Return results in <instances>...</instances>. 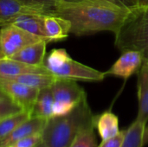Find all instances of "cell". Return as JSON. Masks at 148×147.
I'll return each mask as SVG.
<instances>
[{
  "label": "cell",
  "instance_id": "f546056e",
  "mask_svg": "<svg viewBox=\"0 0 148 147\" xmlns=\"http://www.w3.org/2000/svg\"><path fill=\"white\" fill-rule=\"evenodd\" d=\"M3 95H6V94L3 91V89L0 88V96H3Z\"/></svg>",
  "mask_w": 148,
  "mask_h": 147
},
{
  "label": "cell",
  "instance_id": "83f0119b",
  "mask_svg": "<svg viewBox=\"0 0 148 147\" xmlns=\"http://www.w3.org/2000/svg\"><path fill=\"white\" fill-rule=\"evenodd\" d=\"M143 144H144V146L146 145H148V126L145 128V132L143 135Z\"/></svg>",
  "mask_w": 148,
  "mask_h": 147
},
{
  "label": "cell",
  "instance_id": "44dd1931",
  "mask_svg": "<svg viewBox=\"0 0 148 147\" xmlns=\"http://www.w3.org/2000/svg\"><path fill=\"white\" fill-rule=\"evenodd\" d=\"M95 126H90L82 130L75 138L69 147H98L96 136L95 133Z\"/></svg>",
  "mask_w": 148,
  "mask_h": 147
},
{
  "label": "cell",
  "instance_id": "4dcf8cb0",
  "mask_svg": "<svg viewBox=\"0 0 148 147\" xmlns=\"http://www.w3.org/2000/svg\"><path fill=\"white\" fill-rule=\"evenodd\" d=\"M5 56H4V55L1 52V50H0V59H3V58H4Z\"/></svg>",
  "mask_w": 148,
  "mask_h": 147
},
{
  "label": "cell",
  "instance_id": "f1b7e54d",
  "mask_svg": "<svg viewBox=\"0 0 148 147\" xmlns=\"http://www.w3.org/2000/svg\"><path fill=\"white\" fill-rule=\"evenodd\" d=\"M143 55V63H146L147 65H148V51L142 53Z\"/></svg>",
  "mask_w": 148,
  "mask_h": 147
},
{
  "label": "cell",
  "instance_id": "8fae6325",
  "mask_svg": "<svg viewBox=\"0 0 148 147\" xmlns=\"http://www.w3.org/2000/svg\"><path fill=\"white\" fill-rule=\"evenodd\" d=\"M51 74L48 68L42 66H30L23 62L4 57L0 59V78L9 79L23 74Z\"/></svg>",
  "mask_w": 148,
  "mask_h": 147
},
{
  "label": "cell",
  "instance_id": "1f68e13d",
  "mask_svg": "<svg viewBox=\"0 0 148 147\" xmlns=\"http://www.w3.org/2000/svg\"><path fill=\"white\" fill-rule=\"evenodd\" d=\"M37 147H47V146H46V145H45V144H44V143L42 142V144H40V145H39V146H38Z\"/></svg>",
  "mask_w": 148,
  "mask_h": 147
},
{
  "label": "cell",
  "instance_id": "603a6c76",
  "mask_svg": "<svg viewBox=\"0 0 148 147\" xmlns=\"http://www.w3.org/2000/svg\"><path fill=\"white\" fill-rule=\"evenodd\" d=\"M24 5L37 8L47 11L49 14L56 8V6L62 0H18Z\"/></svg>",
  "mask_w": 148,
  "mask_h": 147
},
{
  "label": "cell",
  "instance_id": "e0dca14e",
  "mask_svg": "<svg viewBox=\"0 0 148 147\" xmlns=\"http://www.w3.org/2000/svg\"><path fill=\"white\" fill-rule=\"evenodd\" d=\"M95 128L102 140L115 136L121 131L118 117L111 111H106L95 116Z\"/></svg>",
  "mask_w": 148,
  "mask_h": 147
},
{
  "label": "cell",
  "instance_id": "4fadbf2b",
  "mask_svg": "<svg viewBox=\"0 0 148 147\" xmlns=\"http://www.w3.org/2000/svg\"><path fill=\"white\" fill-rule=\"evenodd\" d=\"M22 14H49L47 11L27 6L18 0H0V26L6 24L13 17Z\"/></svg>",
  "mask_w": 148,
  "mask_h": 147
},
{
  "label": "cell",
  "instance_id": "4316f807",
  "mask_svg": "<svg viewBox=\"0 0 148 147\" xmlns=\"http://www.w3.org/2000/svg\"><path fill=\"white\" fill-rule=\"evenodd\" d=\"M138 8H147L148 7V0H137Z\"/></svg>",
  "mask_w": 148,
  "mask_h": 147
},
{
  "label": "cell",
  "instance_id": "9c48e42d",
  "mask_svg": "<svg viewBox=\"0 0 148 147\" xmlns=\"http://www.w3.org/2000/svg\"><path fill=\"white\" fill-rule=\"evenodd\" d=\"M46 122V119L31 116L19 126H17L10 135L0 141V147H8L21 139L34 134L42 133Z\"/></svg>",
  "mask_w": 148,
  "mask_h": 147
},
{
  "label": "cell",
  "instance_id": "30bf717a",
  "mask_svg": "<svg viewBox=\"0 0 148 147\" xmlns=\"http://www.w3.org/2000/svg\"><path fill=\"white\" fill-rule=\"evenodd\" d=\"M44 16L42 14H22L10 19L6 24H13L49 42L44 29Z\"/></svg>",
  "mask_w": 148,
  "mask_h": 147
},
{
  "label": "cell",
  "instance_id": "6da1fadb",
  "mask_svg": "<svg viewBox=\"0 0 148 147\" xmlns=\"http://www.w3.org/2000/svg\"><path fill=\"white\" fill-rule=\"evenodd\" d=\"M133 10L108 0L61 2L51 11L70 23V34L77 36L101 31L117 33Z\"/></svg>",
  "mask_w": 148,
  "mask_h": 147
},
{
  "label": "cell",
  "instance_id": "5bb4252c",
  "mask_svg": "<svg viewBox=\"0 0 148 147\" xmlns=\"http://www.w3.org/2000/svg\"><path fill=\"white\" fill-rule=\"evenodd\" d=\"M44 29L49 42L63 40L70 34L69 22L54 14L44 16Z\"/></svg>",
  "mask_w": 148,
  "mask_h": 147
},
{
  "label": "cell",
  "instance_id": "7402d4cb",
  "mask_svg": "<svg viewBox=\"0 0 148 147\" xmlns=\"http://www.w3.org/2000/svg\"><path fill=\"white\" fill-rule=\"evenodd\" d=\"M21 111L23 109L7 94L0 96V120Z\"/></svg>",
  "mask_w": 148,
  "mask_h": 147
},
{
  "label": "cell",
  "instance_id": "7c38bea8",
  "mask_svg": "<svg viewBox=\"0 0 148 147\" xmlns=\"http://www.w3.org/2000/svg\"><path fill=\"white\" fill-rule=\"evenodd\" d=\"M47 43V41L41 40L26 46L10 58L30 66H42L44 65L43 62Z\"/></svg>",
  "mask_w": 148,
  "mask_h": 147
},
{
  "label": "cell",
  "instance_id": "9a60e30c",
  "mask_svg": "<svg viewBox=\"0 0 148 147\" xmlns=\"http://www.w3.org/2000/svg\"><path fill=\"white\" fill-rule=\"evenodd\" d=\"M138 101L139 110L136 120L148 122V65L143 63L138 72Z\"/></svg>",
  "mask_w": 148,
  "mask_h": 147
},
{
  "label": "cell",
  "instance_id": "2e32d148",
  "mask_svg": "<svg viewBox=\"0 0 148 147\" xmlns=\"http://www.w3.org/2000/svg\"><path fill=\"white\" fill-rule=\"evenodd\" d=\"M53 105L54 96L51 87L40 89L31 112V116L49 120L53 117Z\"/></svg>",
  "mask_w": 148,
  "mask_h": 147
},
{
  "label": "cell",
  "instance_id": "5b68a950",
  "mask_svg": "<svg viewBox=\"0 0 148 147\" xmlns=\"http://www.w3.org/2000/svg\"><path fill=\"white\" fill-rule=\"evenodd\" d=\"M51 89L54 96L53 117L69 113L87 98L86 92L75 80L56 78Z\"/></svg>",
  "mask_w": 148,
  "mask_h": 147
},
{
  "label": "cell",
  "instance_id": "ba28073f",
  "mask_svg": "<svg viewBox=\"0 0 148 147\" xmlns=\"http://www.w3.org/2000/svg\"><path fill=\"white\" fill-rule=\"evenodd\" d=\"M143 64V55L140 51L127 50L121 52L120 58L105 72L106 75H114L124 79L138 73Z\"/></svg>",
  "mask_w": 148,
  "mask_h": 147
},
{
  "label": "cell",
  "instance_id": "484cf974",
  "mask_svg": "<svg viewBox=\"0 0 148 147\" xmlns=\"http://www.w3.org/2000/svg\"><path fill=\"white\" fill-rule=\"evenodd\" d=\"M77 1H81V0H62V2H77ZM108 1H111L113 3H118L122 6H125L131 10H134L138 7L137 0H108Z\"/></svg>",
  "mask_w": 148,
  "mask_h": 147
},
{
  "label": "cell",
  "instance_id": "52a82bcc",
  "mask_svg": "<svg viewBox=\"0 0 148 147\" xmlns=\"http://www.w3.org/2000/svg\"><path fill=\"white\" fill-rule=\"evenodd\" d=\"M0 88L23 110L31 114L39 89L6 79H0Z\"/></svg>",
  "mask_w": 148,
  "mask_h": 147
},
{
  "label": "cell",
  "instance_id": "3957f363",
  "mask_svg": "<svg viewBox=\"0 0 148 147\" xmlns=\"http://www.w3.org/2000/svg\"><path fill=\"white\" fill-rule=\"evenodd\" d=\"M114 36V45L121 52L148 51V7L133 10Z\"/></svg>",
  "mask_w": 148,
  "mask_h": 147
},
{
  "label": "cell",
  "instance_id": "ac0fdd59",
  "mask_svg": "<svg viewBox=\"0 0 148 147\" xmlns=\"http://www.w3.org/2000/svg\"><path fill=\"white\" fill-rule=\"evenodd\" d=\"M57 77H56L52 74H23L20 75H16L6 80L14 81L24 85H27L31 88H35L37 89H42L44 88L51 87L55 82ZM1 79V78H0Z\"/></svg>",
  "mask_w": 148,
  "mask_h": 147
},
{
  "label": "cell",
  "instance_id": "277c9868",
  "mask_svg": "<svg viewBox=\"0 0 148 147\" xmlns=\"http://www.w3.org/2000/svg\"><path fill=\"white\" fill-rule=\"evenodd\" d=\"M44 66L57 78L83 81H101L105 72L86 66L72 59L64 49H55L47 56Z\"/></svg>",
  "mask_w": 148,
  "mask_h": 147
},
{
  "label": "cell",
  "instance_id": "cb8c5ba5",
  "mask_svg": "<svg viewBox=\"0 0 148 147\" xmlns=\"http://www.w3.org/2000/svg\"><path fill=\"white\" fill-rule=\"evenodd\" d=\"M42 143V133H37L21 139L8 147H37Z\"/></svg>",
  "mask_w": 148,
  "mask_h": 147
},
{
  "label": "cell",
  "instance_id": "d6986e66",
  "mask_svg": "<svg viewBox=\"0 0 148 147\" xmlns=\"http://www.w3.org/2000/svg\"><path fill=\"white\" fill-rule=\"evenodd\" d=\"M31 117L28 111H21L19 113L9 115L0 120V141L10 135L17 126Z\"/></svg>",
  "mask_w": 148,
  "mask_h": 147
},
{
  "label": "cell",
  "instance_id": "ffe728a7",
  "mask_svg": "<svg viewBox=\"0 0 148 147\" xmlns=\"http://www.w3.org/2000/svg\"><path fill=\"white\" fill-rule=\"evenodd\" d=\"M147 123L135 120L127 129L121 147H144L143 135Z\"/></svg>",
  "mask_w": 148,
  "mask_h": 147
},
{
  "label": "cell",
  "instance_id": "7a4b0ae2",
  "mask_svg": "<svg viewBox=\"0 0 148 147\" xmlns=\"http://www.w3.org/2000/svg\"><path fill=\"white\" fill-rule=\"evenodd\" d=\"M90 126H95V116L86 98L69 113L47 120L42 142L47 147H69L79 133Z\"/></svg>",
  "mask_w": 148,
  "mask_h": 147
},
{
  "label": "cell",
  "instance_id": "d4e9b609",
  "mask_svg": "<svg viewBox=\"0 0 148 147\" xmlns=\"http://www.w3.org/2000/svg\"><path fill=\"white\" fill-rule=\"evenodd\" d=\"M126 131L127 129L121 130L115 136L102 140L98 147H121L125 135H126Z\"/></svg>",
  "mask_w": 148,
  "mask_h": 147
},
{
  "label": "cell",
  "instance_id": "8992f818",
  "mask_svg": "<svg viewBox=\"0 0 148 147\" xmlns=\"http://www.w3.org/2000/svg\"><path fill=\"white\" fill-rule=\"evenodd\" d=\"M41 40L42 39L13 24L3 25L0 29V50L7 58H10L26 46Z\"/></svg>",
  "mask_w": 148,
  "mask_h": 147
}]
</instances>
